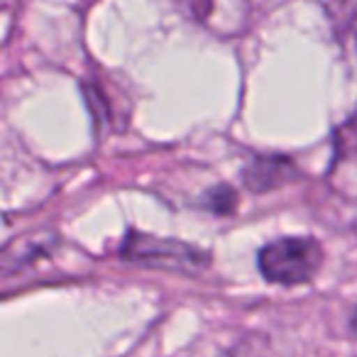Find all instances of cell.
<instances>
[{"instance_id":"1","label":"cell","mask_w":357,"mask_h":357,"mask_svg":"<svg viewBox=\"0 0 357 357\" xmlns=\"http://www.w3.org/2000/svg\"><path fill=\"white\" fill-rule=\"evenodd\" d=\"M323 264V248L316 238H279L257 255L259 274L269 284L296 287L316 277Z\"/></svg>"},{"instance_id":"2","label":"cell","mask_w":357,"mask_h":357,"mask_svg":"<svg viewBox=\"0 0 357 357\" xmlns=\"http://www.w3.org/2000/svg\"><path fill=\"white\" fill-rule=\"evenodd\" d=\"M120 255H123V259L139 264V267L167 269V272L189 274V277L204 272L211 264V255L206 250L181 243V240L154 238V235L137 233V230L128 233Z\"/></svg>"},{"instance_id":"3","label":"cell","mask_w":357,"mask_h":357,"mask_svg":"<svg viewBox=\"0 0 357 357\" xmlns=\"http://www.w3.org/2000/svg\"><path fill=\"white\" fill-rule=\"evenodd\" d=\"M294 176H298V169L291 159L284 157H255L243 172L250 191H269L274 186H284Z\"/></svg>"},{"instance_id":"4","label":"cell","mask_w":357,"mask_h":357,"mask_svg":"<svg viewBox=\"0 0 357 357\" xmlns=\"http://www.w3.org/2000/svg\"><path fill=\"white\" fill-rule=\"evenodd\" d=\"M218 357H277V352H274V345L269 342V337L259 335V333H250V335L235 340Z\"/></svg>"},{"instance_id":"5","label":"cell","mask_w":357,"mask_h":357,"mask_svg":"<svg viewBox=\"0 0 357 357\" xmlns=\"http://www.w3.org/2000/svg\"><path fill=\"white\" fill-rule=\"evenodd\" d=\"M235 204H238V196H235V191L230 189V186H215V189H211L204 199L206 208L213 211V213H218V215L230 213V211L235 208Z\"/></svg>"},{"instance_id":"6","label":"cell","mask_w":357,"mask_h":357,"mask_svg":"<svg viewBox=\"0 0 357 357\" xmlns=\"http://www.w3.org/2000/svg\"><path fill=\"white\" fill-rule=\"evenodd\" d=\"M350 331L357 335V306H355V311L350 313Z\"/></svg>"}]
</instances>
